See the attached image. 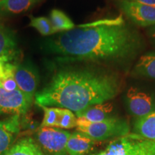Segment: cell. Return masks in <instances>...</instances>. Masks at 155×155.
Returning a JSON list of instances; mask_svg holds the SVG:
<instances>
[{
    "label": "cell",
    "mask_w": 155,
    "mask_h": 155,
    "mask_svg": "<svg viewBox=\"0 0 155 155\" xmlns=\"http://www.w3.org/2000/svg\"><path fill=\"white\" fill-rule=\"evenodd\" d=\"M133 73L139 76L155 80V53L141 56L135 65Z\"/></svg>",
    "instance_id": "16"
},
{
    "label": "cell",
    "mask_w": 155,
    "mask_h": 155,
    "mask_svg": "<svg viewBox=\"0 0 155 155\" xmlns=\"http://www.w3.org/2000/svg\"><path fill=\"white\" fill-rule=\"evenodd\" d=\"M41 0H0V17L29 10Z\"/></svg>",
    "instance_id": "13"
},
{
    "label": "cell",
    "mask_w": 155,
    "mask_h": 155,
    "mask_svg": "<svg viewBox=\"0 0 155 155\" xmlns=\"http://www.w3.org/2000/svg\"><path fill=\"white\" fill-rule=\"evenodd\" d=\"M20 131V116L14 115L0 120V155H4L14 145Z\"/></svg>",
    "instance_id": "10"
},
{
    "label": "cell",
    "mask_w": 155,
    "mask_h": 155,
    "mask_svg": "<svg viewBox=\"0 0 155 155\" xmlns=\"http://www.w3.org/2000/svg\"><path fill=\"white\" fill-rule=\"evenodd\" d=\"M16 50L17 43L12 34L0 23V57L11 58Z\"/></svg>",
    "instance_id": "17"
},
{
    "label": "cell",
    "mask_w": 155,
    "mask_h": 155,
    "mask_svg": "<svg viewBox=\"0 0 155 155\" xmlns=\"http://www.w3.org/2000/svg\"><path fill=\"white\" fill-rule=\"evenodd\" d=\"M30 25L32 28H35L40 34L45 36L55 34L56 32L50 19L47 17H32L31 18Z\"/></svg>",
    "instance_id": "20"
},
{
    "label": "cell",
    "mask_w": 155,
    "mask_h": 155,
    "mask_svg": "<svg viewBox=\"0 0 155 155\" xmlns=\"http://www.w3.org/2000/svg\"><path fill=\"white\" fill-rule=\"evenodd\" d=\"M96 141L85 134H71L67 141L66 150L68 155H87L91 152Z\"/></svg>",
    "instance_id": "11"
},
{
    "label": "cell",
    "mask_w": 155,
    "mask_h": 155,
    "mask_svg": "<svg viewBox=\"0 0 155 155\" xmlns=\"http://www.w3.org/2000/svg\"><path fill=\"white\" fill-rule=\"evenodd\" d=\"M50 20L56 32L71 30L75 28L74 23L63 12L53 9L50 15Z\"/></svg>",
    "instance_id": "18"
},
{
    "label": "cell",
    "mask_w": 155,
    "mask_h": 155,
    "mask_svg": "<svg viewBox=\"0 0 155 155\" xmlns=\"http://www.w3.org/2000/svg\"><path fill=\"white\" fill-rule=\"evenodd\" d=\"M127 1L134 2L143 4V5L155 6V0H127Z\"/></svg>",
    "instance_id": "23"
},
{
    "label": "cell",
    "mask_w": 155,
    "mask_h": 155,
    "mask_svg": "<svg viewBox=\"0 0 155 155\" xmlns=\"http://www.w3.org/2000/svg\"><path fill=\"white\" fill-rule=\"evenodd\" d=\"M10 59L11 58L8 57H0V81L5 75L6 63L10 61Z\"/></svg>",
    "instance_id": "21"
},
{
    "label": "cell",
    "mask_w": 155,
    "mask_h": 155,
    "mask_svg": "<svg viewBox=\"0 0 155 155\" xmlns=\"http://www.w3.org/2000/svg\"><path fill=\"white\" fill-rule=\"evenodd\" d=\"M114 106L108 101L94 104L75 113L77 118L86 119L90 122H100L113 117L111 116Z\"/></svg>",
    "instance_id": "12"
},
{
    "label": "cell",
    "mask_w": 155,
    "mask_h": 155,
    "mask_svg": "<svg viewBox=\"0 0 155 155\" xmlns=\"http://www.w3.org/2000/svg\"><path fill=\"white\" fill-rule=\"evenodd\" d=\"M76 130L97 141L127 135L130 131V127L126 120L114 116L100 122H90L77 118Z\"/></svg>",
    "instance_id": "4"
},
{
    "label": "cell",
    "mask_w": 155,
    "mask_h": 155,
    "mask_svg": "<svg viewBox=\"0 0 155 155\" xmlns=\"http://www.w3.org/2000/svg\"><path fill=\"white\" fill-rule=\"evenodd\" d=\"M147 35H148L149 38L151 40V42L155 45V25L152 27H150L147 31Z\"/></svg>",
    "instance_id": "22"
},
{
    "label": "cell",
    "mask_w": 155,
    "mask_h": 155,
    "mask_svg": "<svg viewBox=\"0 0 155 155\" xmlns=\"http://www.w3.org/2000/svg\"><path fill=\"white\" fill-rule=\"evenodd\" d=\"M119 5L124 14L135 25L141 27L155 25V6L143 5L127 0H121Z\"/></svg>",
    "instance_id": "7"
},
{
    "label": "cell",
    "mask_w": 155,
    "mask_h": 155,
    "mask_svg": "<svg viewBox=\"0 0 155 155\" xmlns=\"http://www.w3.org/2000/svg\"><path fill=\"white\" fill-rule=\"evenodd\" d=\"M125 98L129 113L136 117H142L155 110V98L138 88L130 87Z\"/></svg>",
    "instance_id": "8"
},
{
    "label": "cell",
    "mask_w": 155,
    "mask_h": 155,
    "mask_svg": "<svg viewBox=\"0 0 155 155\" xmlns=\"http://www.w3.org/2000/svg\"><path fill=\"white\" fill-rule=\"evenodd\" d=\"M134 131L136 134L145 139L155 141V110L138 118L134 123Z\"/></svg>",
    "instance_id": "14"
},
{
    "label": "cell",
    "mask_w": 155,
    "mask_h": 155,
    "mask_svg": "<svg viewBox=\"0 0 155 155\" xmlns=\"http://www.w3.org/2000/svg\"><path fill=\"white\" fill-rule=\"evenodd\" d=\"M89 155H155V141L136 134L118 137L104 150Z\"/></svg>",
    "instance_id": "3"
},
{
    "label": "cell",
    "mask_w": 155,
    "mask_h": 155,
    "mask_svg": "<svg viewBox=\"0 0 155 155\" xmlns=\"http://www.w3.org/2000/svg\"><path fill=\"white\" fill-rule=\"evenodd\" d=\"M71 134L55 127H40L36 134L38 144L45 154L68 155L67 141Z\"/></svg>",
    "instance_id": "5"
},
{
    "label": "cell",
    "mask_w": 155,
    "mask_h": 155,
    "mask_svg": "<svg viewBox=\"0 0 155 155\" xmlns=\"http://www.w3.org/2000/svg\"><path fill=\"white\" fill-rule=\"evenodd\" d=\"M15 79L19 90L31 103H33L39 83L37 71L29 65H15Z\"/></svg>",
    "instance_id": "9"
},
{
    "label": "cell",
    "mask_w": 155,
    "mask_h": 155,
    "mask_svg": "<svg viewBox=\"0 0 155 155\" xmlns=\"http://www.w3.org/2000/svg\"><path fill=\"white\" fill-rule=\"evenodd\" d=\"M44 111V117L40 127L59 128L61 122V108L40 106Z\"/></svg>",
    "instance_id": "19"
},
{
    "label": "cell",
    "mask_w": 155,
    "mask_h": 155,
    "mask_svg": "<svg viewBox=\"0 0 155 155\" xmlns=\"http://www.w3.org/2000/svg\"><path fill=\"white\" fill-rule=\"evenodd\" d=\"M32 105V103L19 90L9 91L0 86V116L22 115Z\"/></svg>",
    "instance_id": "6"
},
{
    "label": "cell",
    "mask_w": 155,
    "mask_h": 155,
    "mask_svg": "<svg viewBox=\"0 0 155 155\" xmlns=\"http://www.w3.org/2000/svg\"><path fill=\"white\" fill-rule=\"evenodd\" d=\"M83 25L60 34L47 43L60 61H123L133 57L142 45L139 35L118 21Z\"/></svg>",
    "instance_id": "1"
},
{
    "label": "cell",
    "mask_w": 155,
    "mask_h": 155,
    "mask_svg": "<svg viewBox=\"0 0 155 155\" xmlns=\"http://www.w3.org/2000/svg\"><path fill=\"white\" fill-rule=\"evenodd\" d=\"M4 155H45L39 144L31 138L17 141Z\"/></svg>",
    "instance_id": "15"
},
{
    "label": "cell",
    "mask_w": 155,
    "mask_h": 155,
    "mask_svg": "<svg viewBox=\"0 0 155 155\" xmlns=\"http://www.w3.org/2000/svg\"><path fill=\"white\" fill-rule=\"evenodd\" d=\"M121 83L116 75L87 68L63 69L52 77L35 101L39 106L67 108L75 113L113 99Z\"/></svg>",
    "instance_id": "2"
}]
</instances>
